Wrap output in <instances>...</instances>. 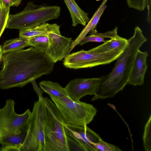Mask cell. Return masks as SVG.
Instances as JSON below:
<instances>
[{"label": "cell", "instance_id": "cell-1", "mask_svg": "<svg viewBox=\"0 0 151 151\" xmlns=\"http://www.w3.org/2000/svg\"><path fill=\"white\" fill-rule=\"evenodd\" d=\"M0 89L22 87L32 80L50 73L54 63L45 52L31 47L3 55Z\"/></svg>", "mask_w": 151, "mask_h": 151}, {"label": "cell", "instance_id": "cell-2", "mask_svg": "<svg viewBox=\"0 0 151 151\" xmlns=\"http://www.w3.org/2000/svg\"><path fill=\"white\" fill-rule=\"evenodd\" d=\"M147 40L140 27H135L133 36L127 44L111 71L100 77V83L91 101L114 97L122 91L127 84L132 66L138 51Z\"/></svg>", "mask_w": 151, "mask_h": 151}, {"label": "cell", "instance_id": "cell-3", "mask_svg": "<svg viewBox=\"0 0 151 151\" xmlns=\"http://www.w3.org/2000/svg\"><path fill=\"white\" fill-rule=\"evenodd\" d=\"M60 11L58 6H40L29 2L21 12L9 14L6 28L20 30L34 28L57 19L60 15Z\"/></svg>", "mask_w": 151, "mask_h": 151}, {"label": "cell", "instance_id": "cell-4", "mask_svg": "<svg viewBox=\"0 0 151 151\" xmlns=\"http://www.w3.org/2000/svg\"><path fill=\"white\" fill-rule=\"evenodd\" d=\"M125 47L109 51L103 43L88 50L69 54L64 58L63 64L66 68L78 69L109 64L116 60Z\"/></svg>", "mask_w": 151, "mask_h": 151}, {"label": "cell", "instance_id": "cell-5", "mask_svg": "<svg viewBox=\"0 0 151 151\" xmlns=\"http://www.w3.org/2000/svg\"><path fill=\"white\" fill-rule=\"evenodd\" d=\"M44 99L47 108L44 127L45 151H69L65 123L52 100L47 97Z\"/></svg>", "mask_w": 151, "mask_h": 151}, {"label": "cell", "instance_id": "cell-6", "mask_svg": "<svg viewBox=\"0 0 151 151\" xmlns=\"http://www.w3.org/2000/svg\"><path fill=\"white\" fill-rule=\"evenodd\" d=\"M47 111L44 98L34 103L25 140L20 151H45L44 127Z\"/></svg>", "mask_w": 151, "mask_h": 151}, {"label": "cell", "instance_id": "cell-7", "mask_svg": "<svg viewBox=\"0 0 151 151\" xmlns=\"http://www.w3.org/2000/svg\"><path fill=\"white\" fill-rule=\"evenodd\" d=\"M66 123L84 126L93 120L97 110L92 104L74 101L69 97L60 98L50 96Z\"/></svg>", "mask_w": 151, "mask_h": 151}, {"label": "cell", "instance_id": "cell-8", "mask_svg": "<svg viewBox=\"0 0 151 151\" xmlns=\"http://www.w3.org/2000/svg\"><path fill=\"white\" fill-rule=\"evenodd\" d=\"M15 104L13 100L7 99L0 109V139L27 129L31 111L28 109L22 114H17L15 111Z\"/></svg>", "mask_w": 151, "mask_h": 151}, {"label": "cell", "instance_id": "cell-9", "mask_svg": "<svg viewBox=\"0 0 151 151\" xmlns=\"http://www.w3.org/2000/svg\"><path fill=\"white\" fill-rule=\"evenodd\" d=\"M60 26L57 24L47 35L48 45L45 53L54 63L61 60L69 54V49L72 39L62 36Z\"/></svg>", "mask_w": 151, "mask_h": 151}, {"label": "cell", "instance_id": "cell-10", "mask_svg": "<svg viewBox=\"0 0 151 151\" xmlns=\"http://www.w3.org/2000/svg\"><path fill=\"white\" fill-rule=\"evenodd\" d=\"M64 127L67 135L79 143L86 151H96L94 144L101 138L87 126H79L65 123Z\"/></svg>", "mask_w": 151, "mask_h": 151}, {"label": "cell", "instance_id": "cell-11", "mask_svg": "<svg viewBox=\"0 0 151 151\" xmlns=\"http://www.w3.org/2000/svg\"><path fill=\"white\" fill-rule=\"evenodd\" d=\"M100 78L73 79L65 87L69 97L76 102L87 95H93L100 83Z\"/></svg>", "mask_w": 151, "mask_h": 151}, {"label": "cell", "instance_id": "cell-12", "mask_svg": "<svg viewBox=\"0 0 151 151\" xmlns=\"http://www.w3.org/2000/svg\"><path fill=\"white\" fill-rule=\"evenodd\" d=\"M147 51L139 50L135 58L127 84L134 86H141L144 83V79L148 65L147 59Z\"/></svg>", "mask_w": 151, "mask_h": 151}, {"label": "cell", "instance_id": "cell-13", "mask_svg": "<svg viewBox=\"0 0 151 151\" xmlns=\"http://www.w3.org/2000/svg\"><path fill=\"white\" fill-rule=\"evenodd\" d=\"M108 0H103L93 14L91 19L88 22L78 37L74 40L71 42L69 47V53L77 45H78L80 41L87 35L92 30L95 29L98 24L100 19L104 10L106 8V5Z\"/></svg>", "mask_w": 151, "mask_h": 151}, {"label": "cell", "instance_id": "cell-14", "mask_svg": "<svg viewBox=\"0 0 151 151\" xmlns=\"http://www.w3.org/2000/svg\"><path fill=\"white\" fill-rule=\"evenodd\" d=\"M70 12L72 21V25L78 24L85 26L89 21L88 13L83 11L75 0H64Z\"/></svg>", "mask_w": 151, "mask_h": 151}, {"label": "cell", "instance_id": "cell-15", "mask_svg": "<svg viewBox=\"0 0 151 151\" xmlns=\"http://www.w3.org/2000/svg\"><path fill=\"white\" fill-rule=\"evenodd\" d=\"M39 85L42 89L50 96L56 98L69 97L65 88L62 87L58 83L43 81L40 83Z\"/></svg>", "mask_w": 151, "mask_h": 151}, {"label": "cell", "instance_id": "cell-16", "mask_svg": "<svg viewBox=\"0 0 151 151\" xmlns=\"http://www.w3.org/2000/svg\"><path fill=\"white\" fill-rule=\"evenodd\" d=\"M117 27H115L111 31L104 33H99L96 29L91 31L89 36L84 37L79 42L78 45H82L89 42H105L106 38H112L117 35Z\"/></svg>", "mask_w": 151, "mask_h": 151}, {"label": "cell", "instance_id": "cell-17", "mask_svg": "<svg viewBox=\"0 0 151 151\" xmlns=\"http://www.w3.org/2000/svg\"><path fill=\"white\" fill-rule=\"evenodd\" d=\"M56 24L45 22L34 28L20 30L19 37L28 38L37 36L47 35V32L52 29Z\"/></svg>", "mask_w": 151, "mask_h": 151}, {"label": "cell", "instance_id": "cell-18", "mask_svg": "<svg viewBox=\"0 0 151 151\" xmlns=\"http://www.w3.org/2000/svg\"><path fill=\"white\" fill-rule=\"evenodd\" d=\"M29 46L27 38L19 37L6 41L2 46L3 54L13 52Z\"/></svg>", "mask_w": 151, "mask_h": 151}, {"label": "cell", "instance_id": "cell-19", "mask_svg": "<svg viewBox=\"0 0 151 151\" xmlns=\"http://www.w3.org/2000/svg\"><path fill=\"white\" fill-rule=\"evenodd\" d=\"M27 131L9 135L0 139V144L3 146H13L20 147L25 140Z\"/></svg>", "mask_w": 151, "mask_h": 151}, {"label": "cell", "instance_id": "cell-20", "mask_svg": "<svg viewBox=\"0 0 151 151\" xmlns=\"http://www.w3.org/2000/svg\"><path fill=\"white\" fill-rule=\"evenodd\" d=\"M29 46H32L45 52L48 45L47 35H40L27 38Z\"/></svg>", "mask_w": 151, "mask_h": 151}, {"label": "cell", "instance_id": "cell-21", "mask_svg": "<svg viewBox=\"0 0 151 151\" xmlns=\"http://www.w3.org/2000/svg\"><path fill=\"white\" fill-rule=\"evenodd\" d=\"M143 146L145 151H151V115L145 124L143 136Z\"/></svg>", "mask_w": 151, "mask_h": 151}, {"label": "cell", "instance_id": "cell-22", "mask_svg": "<svg viewBox=\"0 0 151 151\" xmlns=\"http://www.w3.org/2000/svg\"><path fill=\"white\" fill-rule=\"evenodd\" d=\"M10 9L6 8L1 2L0 4V37L6 28L9 14Z\"/></svg>", "mask_w": 151, "mask_h": 151}, {"label": "cell", "instance_id": "cell-23", "mask_svg": "<svg viewBox=\"0 0 151 151\" xmlns=\"http://www.w3.org/2000/svg\"><path fill=\"white\" fill-rule=\"evenodd\" d=\"M96 151H122L117 146L105 142L101 139L94 144Z\"/></svg>", "mask_w": 151, "mask_h": 151}, {"label": "cell", "instance_id": "cell-24", "mask_svg": "<svg viewBox=\"0 0 151 151\" xmlns=\"http://www.w3.org/2000/svg\"><path fill=\"white\" fill-rule=\"evenodd\" d=\"M67 141L69 151H86L79 143L68 136Z\"/></svg>", "mask_w": 151, "mask_h": 151}, {"label": "cell", "instance_id": "cell-25", "mask_svg": "<svg viewBox=\"0 0 151 151\" xmlns=\"http://www.w3.org/2000/svg\"><path fill=\"white\" fill-rule=\"evenodd\" d=\"M1 150L2 151H20V147L13 146H2Z\"/></svg>", "mask_w": 151, "mask_h": 151}, {"label": "cell", "instance_id": "cell-26", "mask_svg": "<svg viewBox=\"0 0 151 151\" xmlns=\"http://www.w3.org/2000/svg\"><path fill=\"white\" fill-rule=\"evenodd\" d=\"M147 20L150 24L151 19V0H147Z\"/></svg>", "mask_w": 151, "mask_h": 151}, {"label": "cell", "instance_id": "cell-27", "mask_svg": "<svg viewBox=\"0 0 151 151\" xmlns=\"http://www.w3.org/2000/svg\"><path fill=\"white\" fill-rule=\"evenodd\" d=\"M1 2L7 8L10 9L11 6V0H1Z\"/></svg>", "mask_w": 151, "mask_h": 151}, {"label": "cell", "instance_id": "cell-28", "mask_svg": "<svg viewBox=\"0 0 151 151\" xmlns=\"http://www.w3.org/2000/svg\"><path fill=\"white\" fill-rule=\"evenodd\" d=\"M11 6H17L21 3L22 0H11Z\"/></svg>", "mask_w": 151, "mask_h": 151}, {"label": "cell", "instance_id": "cell-29", "mask_svg": "<svg viewBox=\"0 0 151 151\" xmlns=\"http://www.w3.org/2000/svg\"><path fill=\"white\" fill-rule=\"evenodd\" d=\"M3 55L2 51V46L0 45V63L1 61L2 60Z\"/></svg>", "mask_w": 151, "mask_h": 151}, {"label": "cell", "instance_id": "cell-30", "mask_svg": "<svg viewBox=\"0 0 151 151\" xmlns=\"http://www.w3.org/2000/svg\"><path fill=\"white\" fill-rule=\"evenodd\" d=\"M106 42H107V41H106ZM108 43H109V42H108ZM109 45L111 46V45H110V44H109ZM111 48H112V47H111Z\"/></svg>", "mask_w": 151, "mask_h": 151}, {"label": "cell", "instance_id": "cell-31", "mask_svg": "<svg viewBox=\"0 0 151 151\" xmlns=\"http://www.w3.org/2000/svg\"><path fill=\"white\" fill-rule=\"evenodd\" d=\"M96 0L97 1H100V0Z\"/></svg>", "mask_w": 151, "mask_h": 151}, {"label": "cell", "instance_id": "cell-32", "mask_svg": "<svg viewBox=\"0 0 151 151\" xmlns=\"http://www.w3.org/2000/svg\"><path fill=\"white\" fill-rule=\"evenodd\" d=\"M0 3H1V0H0Z\"/></svg>", "mask_w": 151, "mask_h": 151}, {"label": "cell", "instance_id": "cell-33", "mask_svg": "<svg viewBox=\"0 0 151 151\" xmlns=\"http://www.w3.org/2000/svg\"><path fill=\"white\" fill-rule=\"evenodd\" d=\"M0 151H1V148H0Z\"/></svg>", "mask_w": 151, "mask_h": 151}]
</instances>
